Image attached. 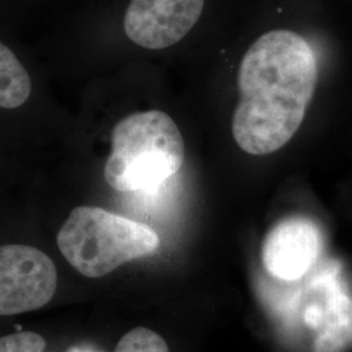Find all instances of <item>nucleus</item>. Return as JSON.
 Segmentation results:
<instances>
[{"label":"nucleus","mask_w":352,"mask_h":352,"mask_svg":"<svg viewBox=\"0 0 352 352\" xmlns=\"http://www.w3.org/2000/svg\"><path fill=\"white\" fill-rule=\"evenodd\" d=\"M184 157V140L167 113H132L113 128L104 179L119 192L157 188L182 168Z\"/></svg>","instance_id":"f03ea898"},{"label":"nucleus","mask_w":352,"mask_h":352,"mask_svg":"<svg viewBox=\"0 0 352 352\" xmlns=\"http://www.w3.org/2000/svg\"><path fill=\"white\" fill-rule=\"evenodd\" d=\"M58 287V270L36 247H0V316L19 315L45 307Z\"/></svg>","instance_id":"20e7f679"},{"label":"nucleus","mask_w":352,"mask_h":352,"mask_svg":"<svg viewBox=\"0 0 352 352\" xmlns=\"http://www.w3.org/2000/svg\"><path fill=\"white\" fill-rule=\"evenodd\" d=\"M115 352H170L166 340L146 327H136L119 340Z\"/></svg>","instance_id":"6e6552de"},{"label":"nucleus","mask_w":352,"mask_h":352,"mask_svg":"<svg viewBox=\"0 0 352 352\" xmlns=\"http://www.w3.org/2000/svg\"><path fill=\"white\" fill-rule=\"evenodd\" d=\"M56 241L65 260L87 278L104 277L160 247V238L151 227L97 206L75 208Z\"/></svg>","instance_id":"7ed1b4c3"},{"label":"nucleus","mask_w":352,"mask_h":352,"mask_svg":"<svg viewBox=\"0 0 352 352\" xmlns=\"http://www.w3.org/2000/svg\"><path fill=\"white\" fill-rule=\"evenodd\" d=\"M205 0H132L124 16L126 37L162 50L182 41L199 21Z\"/></svg>","instance_id":"39448f33"},{"label":"nucleus","mask_w":352,"mask_h":352,"mask_svg":"<svg viewBox=\"0 0 352 352\" xmlns=\"http://www.w3.org/2000/svg\"><path fill=\"white\" fill-rule=\"evenodd\" d=\"M317 84V60L308 42L291 30L258 38L240 64V98L232 135L241 151L266 155L294 138Z\"/></svg>","instance_id":"f257e3e1"},{"label":"nucleus","mask_w":352,"mask_h":352,"mask_svg":"<svg viewBox=\"0 0 352 352\" xmlns=\"http://www.w3.org/2000/svg\"><path fill=\"white\" fill-rule=\"evenodd\" d=\"M46 340L34 331H19L0 338V352H43Z\"/></svg>","instance_id":"1a4fd4ad"},{"label":"nucleus","mask_w":352,"mask_h":352,"mask_svg":"<svg viewBox=\"0 0 352 352\" xmlns=\"http://www.w3.org/2000/svg\"><path fill=\"white\" fill-rule=\"evenodd\" d=\"M67 352H102L91 346H87V344H81V346H74L71 347Z\"/></svg>","instance_id":"9d476101"},{"label":"nucleus","mask_w":352,"mask_h":352,"mask_svg":"<svg viewBox=\"0 0 352 352\" xmlns=\"http://www.w3.org/2000/svg\"><path fill=\"white\" fill-rule=\"evenodd\" d=\"M322 251V236L307 218L292 217L270 230L263 245V263L272 277L285 282L302 279Z\"/></svg>","instance_id":"423d86ee"},{"label":"nucleus","mask_w":352,"mask_h":352,"mask_svg":"<svg viewBox=\"0 0 352 352\" xmlns=\"http://www.w3.org/2000/svg\"><path fill=\"white\" fill-rule=\"evenodd\" d=\"M32 81L24 65L10 47L0 42V107L12 110L30 97Z\"/></svg>","instance_id":"0eeeda50"}]
</instances>
